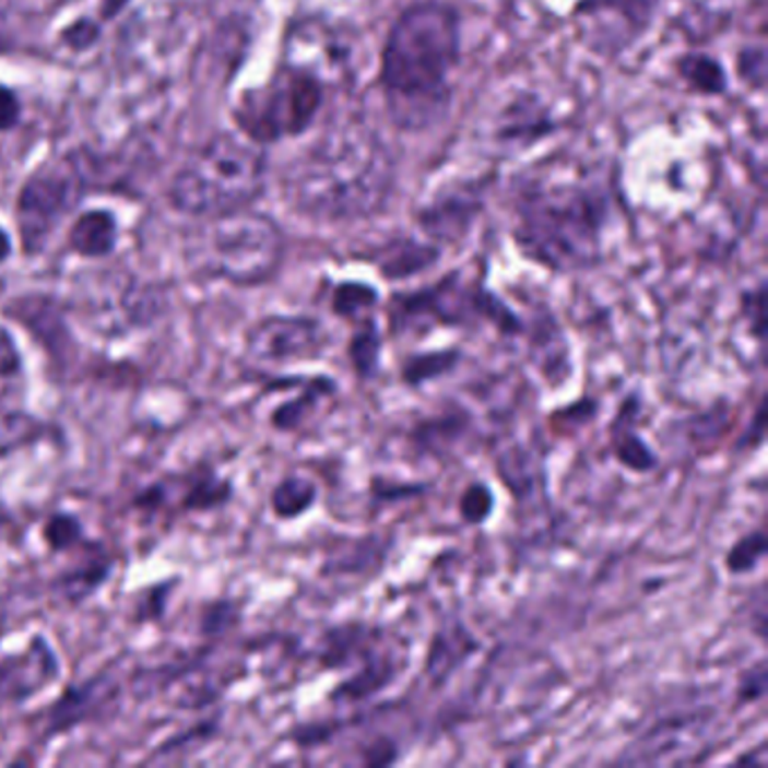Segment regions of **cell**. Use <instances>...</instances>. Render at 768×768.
I'll list each match as a JSON object with an SVG mask.
<instances>
[{"label":"cell","mask_w":768,"mask_h":768,"mask_svg":"<svg viewBox=\"0 0 768 768\" xmlns=\"http://www.w3.org/2000/svg\"><path fill=\"white\" fill-rule=\"evenodd\" d=\"M478 651L481 640L462 619L442 622L433 634L424 655V678L430 687H442Z\"/></svg>","instance_id":"obj_15"},{"label":"cell","mask_w":768,"mask_h":768,"mask_svg":"<svg viewBox=\"0 0 768 768\" xmlns=\"http://www.w3.org/2000/svg\"><path fill=\"white\" fill-rule=\"evenodd\" d=\"M116 218L104 212L93 210L82 214L70 231V246L84 258H104L116 246Z\"/></svg>","instance_id":"obj_24"},{"label":"cell","mask_w":768,"mask_h":768,"mask_svg":"<svg viewBox=\"0 0 768 768\" xmlns=\"http://www.w3.org/2000/svg\"><path fill=\"white\" fill-rule=\"evenodd\" d=\"M379 303H381L379 291L358 280L341 282L332 294V311L341 320H347L354 324L375 316V311L379 309Z\"/></svg>","instance_id":"obj_27"},{"label":"cell","mask_w":768,"mask_h":768,"mask_svg":"<svg viewBox=\"0 0 768 768\" xmlns=\"http://www.w3.org/2000/svg\"><path fill=\"white\" fill-rule=\"evenodd\" d=\"M528 352L534 370L551 388H562L572 377V350L555 320L536 324Z\"/></svg>","instance_id":"obj_19"},{"label":"cell","mask_w":768,"mask_h":768,"mask_svg":"<svg viewBox=\"0 0 768 768\" xmlns=\"http://www.w3.org/2000/svg\"><path fill=\"white\" fill-rule=\"evenodd\" d=\"M201 267L233 284H262L275 275L284 255L280 228L248 208L208 216L197 235Z\"/></svg>","instance_id":"obj_6"},{"label":"cell","mask_w":768,"mask_h":768,"mask_svg":"<svg viewBox=\"0 0 768 768\" xmlns=\"http://www.w3.org/2000/svg\"><path fill=\"white\" fill-rule=\"evenodd\" d=\"M336 390H339V386L329 377L309 379L298 397L288 399V401H284L282 406H277V411L271 417L273 426L284 433L303 428L307 424V420L320 409L322 401L332 399L336 394Z\"/></svg>","instance_id":"obj_22"},{"label":"cell","mask_w":768,"mask_h":768,"mask_svg":"<svg viewBox=\"0 0 768 768\" xmlns=\"http://www.w3.org/2000/svg\"><path fill=\"white\" fill-rule=\"evenodd\" d=\"M332 339L324 324L309 316H269L255 324L246 347L267 363H300L322 356Z\"/></svg>","instance_id":"obj_11"},{"label":"cell","mask_w":768,"mask_h":768,"mask_svg":"<svg viewBox=\"0 0 768 768\" xmlns=\"http://www.w3.org/2000/svg\"><path fill=\"white\" fill-rule=\"evenodd\" d=\"M169 587H156L152 589L144 600L138 604V615L135 619H158L165 611L167 604V595H169Z\"/></svg>","instance_id":"obj_39"},{"label":"cell","mask_w":768,"mask_h":768,"mask_svg":"<svg viewBox=\"0 0 768 768\" xmlns=\"http://www.w3.org/2000/svg\"><path fill=\"white\" fill-rule=\"evenodd\" d=\"M10 252H12V241L3 231H0V262H5L10 258Z\"/></svg>","instance_id":"obj_43"},{"label":"cell","mask_w":768,"mask_h":768,"mask_svg":"<svg viewBox=\"0 0 768 768\" xmlns=\"http://www.w3.org/2000/svg\"><path fill=\"white\" fill-rule=\"evenodd\" d=\"M404 667L406 653L399 649L397 642H386L383 638L356 667H352L347 678L329 692V701L343 708L370 701L383 694L401 676Z\"/></svg>","instance_id":"obj_13"},{"label":"cell","mask_w":768,"mask_h":768,"mask_svg":"<svg viewBox=\"0 0 768 768\" xmlns=\"http://www.w3.org/2000/svg\"><path fill=\"white\" fill-rule=\"evenodd\" d=\"M386 631L379 627L368 625V622H343V625L329 627L318 640V663L324 670H352L356 667L365 655H368L381 640Z\"/></svg>","instance_id":"obj_16"},{"label":"cell","mask_w":768,"mask_h":768,"mask_svg":"<svg viewBox=\"0 0 768 768\" xmlns=\"http://www.w3.org/2000/svg\"><path fill=\"white\" fill-rule=\"evenodd\" d=\"M19 116H21V104L16 95L10 88L0 86V131L12 129L19 122Z\"/></svg>","instance_id":"obj_41"},{"label":"cell","mask_w":768,"mask_h":768,"mask_svg":"<svg viewBox=\"0 0 768 768\" xmlns=\"http://www.w3.org/2000/svg\"><path fill=\"white\" fill-rule=\"evenodd\" d=\"M764 440H766V394L759 397L757 406L753 411V422L740 435V440L735 445V451L737 453L755 451V449H759L764 445Z\"/></svg>","instance_id":"obj_37"},{"label":"cell","mask_w":768,"mask_h":768,"mask_svg":"<svg viewBox=\"0 0 768 768\" xmlns=\"http://www.w3.org/2000/svg\"><path fill=\"white\" fill-rule=\"evenodd\" d=\"M404 751L397 744V740L388 737V735H377L365 740L358 748V764L363 766H392L401 759Z\"/></svg>","instance_id":"obj_35"},{"label":"cell","mask_w":768,"mask_h":768,"mask_svg":"<svg viewBox=\"0 0 768 768\" xmlns=\"http://www.w3.org/2000/svg\"><path fill=\"white\" fill-rule=\"evenodd\" d=\"M483 329L492 327L505 339L525 334L523 318L483 284H469L456 275L433 286L399 294L388 309V329L394 336L430 329Z\"/></svg>","instance_id":"obj_5"},{"label":"cell","mask_w":768,"mask_h":768,"mask_svg":"<svg viewBox=\"0 0 768 768\" xmlns=\"http://www.w3.org/2000/svg\"><path fill=\"white\" fill-rule=\"evenodd\" d=\"M496 473L500 475L507 492L525 509L532 507L534 503L532 496L547 498L543 458L530 445H523V442L505 445L496 456Z\"/></svg>","instance_id":"obj_17"},{"label":"cell","mask_w":768,"mask_h":768,"mask_svg":"<svg viewBox=\"0 0 768 768\" xmlns=\"http://www.w3.org/2000/svg\"><path fill=\"white\" fill-rule=\"evenodd\" d=\"M640 424V397L629 394L622 399V404L609 426V449L619 466L631 473L647 475L661 466V458L645 440L638 430Z\"/></svg>","instance_id":"obj_14"},{"label":"cell","mask_w":768,"mask_h":768,"mask_svg":"<svg viewBox=\"0 0 768 768\" xmlns=\"http://www.w3.org/2000/svg\"><path fill=\"white\" fill-rule=\"evenodd\" d=\"M82 192V178L75 165H48L36 172L19 197V231L27 250H39L75 208Z\"/></svg>","instance_id":"obj_9"},{"label":"cell","mask_w":768,"mask_h":768,"mask_svg":"<svg viewBox=\"0 0 768 768\" xmlns=\"http://www.w3.org/2000/svg\"><path fill=\"white\" fill-rule=\"evenodd\" d=\"M233 487L231 483L216 478L214 473H201L188 487V494L182 496V509L188 511H208L216 509L231 500Z\"/></svg>","instance_id":"obj_30"},{"label":"cell","mask_w":768,"mask_h":768,"mask_svg":"<svg viewBox=\"0 0 768 768\" xmlns=\"http://www.w3.org/2000/svg\"><path fill=\"white\" fill-rule=\"evenodd\" d=\"M339 730H341L339 721H314V723H303L294 728L288 737L300 748H316L332 742Z\"/></svg>","instance_id":"obj_36"},{"label":"cell","mask_w":768,"mask_h":768,"mask_svg":"<svg viewBox=\"0 0 768 768\" xmlns=\"http://www.w3.org/2000/svg\"><path fill=\"white\" fill-rule=\"evenodd\" d=\"M21 370V356L8 332L0 329V379L14 377Z\"/></svg>","instance_id":"obj_40"},{"label":"cell","mask_w":768,"mask_h":768,"mask_svg":"<svg viewBox=\"0 0 768 768\" xmlns=\"http://www.w3.org/2000/svg\"><path fill=\"white\" fill-rule=\"evenodd\" d=\"M460 59L458 14L420 3L401 14L383 46L381 88L397 125L422 129L442 116Z\"/></svg>","instance_id":"obj_1"},{"label":"cell","mask_w":768,"mask_h":768,"mask_svg":"<svg viewBox=\"0 0 768 768\" xmlns=\"http://www.w3.org/2000/svg\"><path fill=\"white\" fill-rule=\"evenodd\" d=\"M108 575H111V562L106 559L104 553H97L84 559L80 566L70 568L57 581V591L68 602H82L102 587V583L108 579Z\"/></svg>","instance_id":"obj_26"},{"label":"cell","mask_w":768,"mask_h":768,"mask_svg":"<svg viewBox=\"0 0 768 768\" xmlns=\"http://www.w3.org/2000/svg\"><path fill=\"white\" fill-rule=\"evenodd\" d=\"M59 674V661L44 638H34L23 651L0 658V708L16 706L39 694Z\"/></svg>","instance_id":"obj_12"},{"label":"cell","mask_w":768,"mask_h":768,"mask_svg":"<svg viewBox=\"0 0 768 768\" xmlns=\"http://www.w3.org/2000/svg\"><path fill=\"white\" fill-rule=\"evenodd\" d=\"M768 689V672H766V661L759 658L753 665L740 672L737 685H735V701L740 708L746 706H757L764 701Z\"/></svg>","instance_id":"obj_32"},{"label":"cell","mask_w":768,"mask_h":768,"mask_svg":"<svg viewBox=\"0 0 768 768\" xmlns=\"http://www.w3.org/2000/svg\"><path fill=\"white\" fill-rule=\"evenodd\" d=\"M471 428V420L462 413H445L422 422L415 430V447L426 456L442 458L451 453Z\"/></svg>","instance_id":"obj_23"},{"label":"cell","mask_w":768,"mask_h":768,"mask_svg":"<svg viewBox=\"0 0 768 768\" xmlns=\"http://www.w3.org/2000/svg\"><path fill=\"white\" fill-rule=\"evenodd\" d=\"M683 78L692 84V88L704 93H719L725 86L723 70L717 61L708 59L706 55H692L681 66Z\"/></svg>","instance_id":"obj_31"},{"label":"cell","mask_w":768,"mask_h":768,"mask_svg":"<svg viewBox=\"0 0 768 768\" xmlns=\"http://www.w3.org/2000/svg\"><path fill=\"white\" fill-rule=\"evenodd\" d=\"M239 622V611L233 602H216L203 613V634L216 636L224 634Z\"/></svg>","instance_id":"obj_38"},{"label":"cell","mask_w":768,"mask_h":768,"mask_svg":"<svg viewBox=\"0 0 768 768\" xmlns=\"http://www.w3.org/2000/svg\"><path fill=\"white\" fill-rule=\"evenodd\" d=\"M464 358V352L458 347H437L426 352H413L401 361L399 379L406 388L420 390L428 383L440 381L453 375Z\"/></svg>","instance_id":"obj_21"},{"label":"cell","mask_w":768,"mask_h":768,"mask_svg":"<svg viewBox=\"0 0 768 768\" xmlns=\"http://www.w3.org/2000/svg\"><path fill=\"white\" fill-rule=\"evenodd\" d=\"M82 523L72 515H52L44 525V539L55 553H63L82 541Z\"/></svg>","instance_id":"obj_33"},{"label":"cell","mask_w":768,"mask_h":768,"mask_svg":"<svg viewBox=\"0 0 768 768\" xmlns=\"http://www.w3.org/2000/svg\"><path fill=\"white\" fill-rule=\"evenodd\" d=\"M742 318L746 320L748 334L757 341L759 350L764 352V339H766V288L764 282L757 284V288L746 291L740 303Z\"/></svg>","instance_id":"obj_34"},{"label":"cell","mask_w":768,"mask_h":768,"mask_svg":"<svg viewBox=\"0 0 768 768\" xmlns=\"http://www.w3.org/2000/svg\"><path fill=\"white\" fill-rule=\"evenodd\" d=\"M324 88L296 70L280 68L264 86L248 91L235 111L241 133L258 144L298 135L316 120Z\"/></svg>","instance_id":"obj_7"},{"label":"cell","mask_w":768,"mask_h":768,"mask_svg":"<svg viewBox=\"0 0 768 768\" xmlns=\"http://www.w3.org/2000/svg\"><path fill=\"white\" fill-rule=\"evenodd\" d=\"M345 356L358 381L368 383L381 375L383 368V334L375 316L356 322L347 341Z\"/></svg>","instance_id":"obj_20"},{"label":"cell","mask_w":768,"mask_h":768,"mask_svg":"<svg viewBox=\"0 0 768 768\" xmlns=\"http://www.w3.org/2000/svg\"><path fill=\"white\" fill-rule=\"evenodd\" d=\"M717 710L694 706L655 717L627 751L619 755L622 764H665L676 761V753L697 748L714 721ZM689 753V751H687Z\"/></svg>","instance_id":"obj_10"},{"label":"cell","mask_w":768,"mask_h":768,"mask_svg":"<svg viewBox=\"0 0 768 768\" xmlns=\"http://www.w3.org/2000/svg\"><path fill=\"white\" fill-rule=\"evenodd\" d=\"M21 3V0H0V36H3V29L8 27L16 5Z\"/></svg>","instance_id":"obj_42"},{"label":"cell","mask_w":768,"mask_h":768,"mask_svg":"<svg viewBox=\"0 0 768 768\" xmlns=\"http://www.w3.org/2000/svg\"><path fill=\"white\" fill-rule=\"evenodd\" d=\"M768 553V539H766V530L761 525L744 532L733 545L728 547V553L723 557V566L725 572L733 577H746L751 572H755Z\"/></svg>","instance_id":"obj_28"},{"label":"cell","mask_w":768,"mask_h":768,"mask_svg":"<svg viewBox=\"0 0 768 768\" xmlns=\"http://www.w3.org/2000/svg\"><path fill=\"white\" fill-rule=\"evenodd\" d=\"M496 511V494L492 485L485 481H473L469 483L458 500V515L464 525L469 528H481L485 525Z\"/></svg>","instance_id":"obj_29"},{"label":"cell","mask_w":768,"mask_h":768,"mask_svg":"<svg viewBox=\"0 0 768 768\" xmlns=\"http://www.w3.org/2000/svg\"><path fill=\"white\" fill-rule=\"evenodd\" d=\"M118 685L116 678L108 674H99L93 681L70 687L63 692V697L52 706L48 714V733L59 735L66 733L68 728L80 725L91 719L95 712L104 708V704L116 697Z\"/></svg>","instance_id":"obj_18"},{"label":"cell","mask_w":768,"mask_h":768,"mask_svg":"<svg viewBox=\"0 0 768 768\" xmlns=\"http://www.w3.org/2000/svg\"><path fill=\"white\" fill-rule=\"evenodd\" d=\"M267 158L248 135L218 133L172 180V201L194 216H214L248 208L264 188Z\"/></svg>","instance_id":"obj_4"},{"label":"cell","mask_w":768,"mask_h":768,"mask_svg":"<svg viewBox=\"0 0 768 768\" xmlns=\"http://www.w3.org/2000/svg\"><path fill=\"white\" fill-rule=\"evenodd\" d=\"M392 186L386 144L361 122L329 131L291 176L300 210L320 218H356L375 212Z\"/></svg>","instance_id":"obj_2"},{"label":"cell","mask_w":768,"mask_h":768,"mask_svg":"<svg viewBox=\"0 0 768 768\" xmlns=\"http://www.w3.org/2000/svg\"><path fill=\"white\" fill-rule=\"evenodd\" d=\"M604 228L606 197L591 182L541 178L521 194L517 239L545 269L570 273L598 264Z\"/></svg>","instance_id":"obj_3"},{"label":"cell","mask_w":768,"mask_h":768,"mask_svg":"<svg viewBox=\"0 0 768 768\" xmlns=\"http://www.w3.org/2000/svg\"><path fill=\"white\" fill-rule=\"evenodd\" d=\"M318 503V485L307 475H286L271 492V509L280 521H296Z\"/></svg>","instance_id":"obj_25"},{"label":"cell","mask_w":768,"mask_h":768,"mask_svg":"<svg viewBox=\"0 0 768 768\" xmlns=\"http://www.w3.org/2000/svg\"><path fill=\"white\" fill-rule=\"evenodd\" d=\"M282 66L307 75L329 93L356 78V46L339 25L305 19L286 32Z\"/></svg>","instance_id":"obj_8"}]
</instances>
